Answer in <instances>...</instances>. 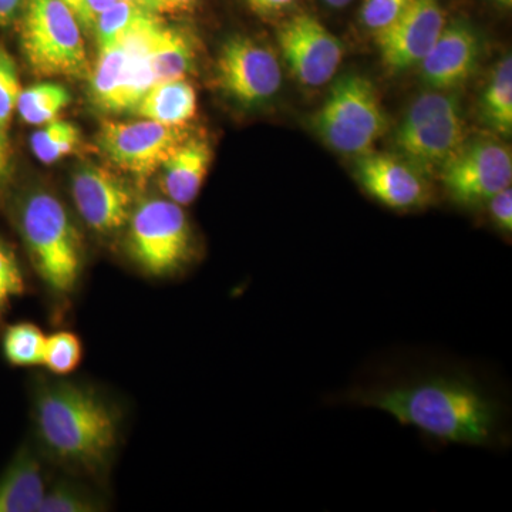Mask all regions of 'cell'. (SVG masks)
<instances>
[{
  "label": "cell",
  "instance_id": "e575fe53",
  "mask_svg": "<svg viewBox=\"0 0 512 512\" xmlns=\"http://www.w3.org/2000/svg\"><path fill=\"white\" fill-rule=\"evenodd\" d=\"M247 2L254 12L268 15V13L281 12V10L289 8L295 3V0H247Z\"/></svg>",
  "mask_w": 512,
  "mask_h": 512
},
{
  "label": "cell",
  "instance_id": "74e56055",
  "mask_svg": "<svg viewBox=\"0 0 512 512\" xmlns=\"http://www.w3.org/2000/svg\"><path fill=\"white\" fill-rule=\"evenodd\" d=\"M490 2L495 3V5L501 6V8H511L512 0H490Z\"/></svg>",
  "mask_w": 512,
  "mask_h": 512
},
{
  "label": "cell",
  "instance_id": "9a60e30c",
  "mask_svg": "<svg viewBox=\"0 0 512 512\" xmlns=\"http://www.w3.org/2000/svg\"><path fill=\"white\" fill-rule=\"evenodd\" d=\"M481 39L466 22L444 26L443 32L421 60V77L431 90L451 92L466 84L480 64Z\"/></svg>",
  "mask_w": 512,
  "mask_h": 512
},
{
  "label": "cell",
  "instance_id": "7c38bea8",
  "mask_svg": "<svg viewBox=\"0 0 512 512\" xmlns=\"http://www.w3.org/2000/svg\"><path fill=\"white\" fill-rule=\"evenodd\" d=\"M278 45L293 76L303 86L319 87L330 82L343 59L342 42L308 13L286 20L278 30Z\"/></svg>",
  "mask_w": 512,
  "mask_h": 512
},
{
  "label": "cell",
  "instance_id": "d4e9b609",
  "mask_svg": "<svg viewBox=\"0 0 512 512\" xmlns=\"http://www.w3.org/2000/svg\"><path fill=\"white\" fill-rule=\"evenodd\" d=\"M134 0H117L109 9L104 10L94 23L92 32L96 37L97 49H106L120 42L124 35L146 15Z\"/></svg>",
  "mask_w": 512,
  "mask_h": 512
},
{
  "label": "cell",
  "instance_id": "e0dca14e",
  "mask_svg": "<svg viewBox=\"0 0 512 512\" xmlns=\"http://www.w3.org/2000/svg\"><path fill=\"white\" fill-rule=\"evenodd\" d=\"M211 144L205 138L188 137L160 168L161 188L168 200L185 207L200 194L212 164Z\"/></svg>",
  "mask_w": 512,
  "mask_h": 512
},
{
  "label": "cell",
  "instance_id": "cb8c5ba5",
  "mask_svg": "<svg viewBox=\"0 0 512 512\" xmlns=\"http://www.w3.org/2000/svg\"><path fill=\"white\" fill-rule=\"evenodd\" d=\"M79 143V128L69 121L57 119L45 124L30 137L33 154L43 164H55L70 156Z\"/></svg>",
  "mask_w": 512,
  "mask_h": 512
},
{
  "label": "cell",
  "instance_id": "4dcf8cb0",
  "mask_svg": "<svg viewBox=\"0 0 512 512\" xmlns=\"http://www.w3.org/2000/svg\"><path fill=\"white\" fill-rule=\"evenodd\" d=\"M488 204L491 220L501 231L511 234L512 231V190L511 187L495 194Z\"/></svg>",
  "mask_w": 512,
  "mask_h": 512
},
{
  "label": "cell",
  "instance_id": "83f0119b",
  "mask_svg": "<svg viewBox=\"0 0 512 512\" xmlns=\"http://www.w3.org/2000/svg\"><path fill=\"white\" fill-rule=\"evenodd\" d=\"M23 292L25 281L18 258L8 244L0 241V322L13 299L19 298Z\"/></svg>",
  "mask_w": 512,
  "mask_h": 512
},
{
  "label": "cell",
  "instance_id": "ba28073f",
  "mask_svg": "<svg viewBox=\"0 0 512 512\" xmlns=\"http://www.w3.org/2000/svg\"><path fill=\"white\" fill-rule=\"evenodd\" d=\"M128 222L131 255L148 274H171L190 258L191 228L181 205L148 198L133 208Z\"/></svg>",
  "mask_w": 512,
  "mask_h": 512
},
{
  "label": "cell",
  "instance_id": "6da1fadb",
  "mask_svg": "<svg viewBox=\"0 0 512 512\" xmlns=\"http://www.w3.org/2000/svg\"><path fill=\"white\" fill-rule=\"evenodd\" d=\"M350 402L389 413L443 443L487 446L500 430V404L460 375H433L352 393Z\"/></svg>",
  "mask_w": 512,
  "mask_h": 512
},
{
  "label": "cell",
  "instance_id": "8fae6325",
  "mask_svg": "<svg viewBox=\"0 0 512 512\" xmlns=\"http://www.w3.org/2000/svg\"><path fill=\"white\" fill-rule=\"evenodd\" d=\"M440 177L451 200L463 207H480L498 192L511 187L510 148L484 138L474 143L466 141L441 170Z\"/></svg>",
  "mask_w": 512,
  "mask_h": 512
},
{
  "label": "cell",
  "instance_id": "1f68e13d",
  "mask_svg": "<svg viewBox=\"0 0 512 512\" xmlns=\"http://www.w3.org/2000/svg\"><path fill=\"white\" fill-rule=\"evenodd\" d=\"M201 0H137L141 8L156 16H177L194 12Z\"/></svg>",
  "mask_w": 512,
  "mask_h": 512
},
{
  "label": "cell",
  "instance_id": "5bb4252c",
  "mask_svg": "<svg viewBox=\"0 0 512 512\" xmlns=\"http://www.w3.org/2000/svg\"><path fill=\"white\" fill-rule=\"evenodd\" d=\"M72 194L80 217L100 234L119 231L133 212L131 188L100 165L83 164L74 171Z\"/></svg>",
  "mask_w": 512,
  "mask_h": 512
},
{
  "label": "cell",
  "instance_id": "4316f807",
  "mask_svg": "<svg viewBox=\"0 0 512 512\" xmlns=\"http://www.w3.org/2000/svg\"><path fill=\"white\" fill-rule=\"evenodd\" d=\"M82 362V342L74 333L57 332L46 338L43 365L56 375H69Z\"/></svg>",
  "mask_w": 512,
  "mask_h": 512
},
{
  "label": "cell",
  "instance_id": "f35d334b",
  "mask_svg": "<svg viewBox=\"0 0 512 512\" xmlns=\"http://www.w3.org/2000/svg\"><path fill=\"white\" fill-rule=\"evenodd\" d=\"M64 2H66L67 5H69L70 8L73 9V12L76 13L77 16V10H79L80 0H64Z\"/></svg>",
  "mask_w": 512,
  "mask_h": 512
},
{
  "label": "cell",
  "instance_id": "603a6c76",
  "mask_svg": "<svg viewBox=\"0 0 512 512\" xmlns=\"http://www.w3.org/2000/svg\"><path fill=\"white\" fill-rule=\"evenodd\" d=\"M45 348L46 335L33 323H15L3 333V356L12 366L43 365Z\"/></svg>",
  "mask_w": 512,
  "mask_h": 512
},
{
  "label": "cell",
  "instance_id": "277c9868",
  "mask_svg": "<svg viewBox=\"0 0 512 512\" xmlns=\"http://www.w3.org/2000/svg\"><path fill=\"white\" fill-rule=\"evenodd\" d=\"M20 46L40 77H83L89 57L76 13L64 0H26L19 18Z\"/></svg>",
  "mask_w": 512,
  "mask_h": 512
},
{
  "label": "cell",
  "instance_id": "7402d4cb",
  "mask_svg": "<svg viewBox=\"0 0 512 512\" xmlns=\"http://www.w3.org/2000/svg\"><path fill=\"white\" fill-rule=\"evenodd\" d=\"M69 90L59 83H37L22 89L16 104L20 120L30 126H45L56 120L70 104Z\"/></svg>",
  "mask_w": 512,
  "mask_h": 512
},
{
  "label": "cell",
  "instance_id": "d6986e66",
  "mask_svg": "<svg viewBox=\"0 0 512 512\" xmlns=\"http://www.w3.org/2000/svg\"><path fill=\"white\" fill-rule=\"evenodd\" d=\"M148 60L157 82L185 79L194 72L197 52L192 37L185 30L164 25L157 19L148 36Z\"/></svg>",
  "mask_w": 512,
  "mask_h": 512
},
{
  "label": "cell",
  "instance_id": "836d02e7",
  "mask_svg": "<svg viewBox=\"0 0 512 512\" xmlns=\"http://www.w3.org/2000/svg\"><path fill=\"white\" fill-rule=\"evenodd\" d=\"M26 0H0V28H8L18 22Z\"/></svg>",
  "mask_w": 512,
  "mask_h": 512
},
{
  "label": "cell",
  "instance_id": "2e32d148",
  "mask_svg": "<svg viewBox=\"0 0 512 512\" xmlns=\"http://www.w3.org/2000/svg\"><path fill=\"white\" fill-rule=\"evenodd\" d=\"M356 177L373 200L390 210H417L430 198L424 175L402 157L369 154L357 163Z\"/></svg>",
  "mask_w": 512,
  "mask_h": 512
},
{
  "label": "cell",
  "instance_id": "f546056e",
  "mask_svg": "<svg viewBox=\"0 0 512 512\" xmlns=\"http://www.w3.org/2000/svg\"><path fill=\"white\" fill-rule=\"evenodd\" d=\"M94 504L89 498L69 484H59L47 491L39 512H89L94 511Z\"/></svg>",
  "mask_w": 512,
  "mask_h": 512
},
{
  "label": "cell",
  "instance_id": "8992f818",
  "mask_svg": "<svg viewBox=\"0 0 512 512\" xmlns=\"http://www.w3.org/2000/svg\"><path fill=\"white\" fill-rule=\"evenodd\" d=\"M312 123L322 140L343 154L367 153L389 130L375 86L357 74L333 84Z\"/></svg>",
  "mask_w": 512,
  "mask_h": 512
},
{
  "label": "cell",
  "instance_id": "7a4b0ae2",
  "mask_svg": "<svg viewBox=\"0 0 512 512\" xmlns=\"http://www.w3.org/2000/svg\"><path fill=\"white\" fill-rule=\"evenodd\" d=\"M36 420L47 448L74 466L96 470L116 446L113 413L96 394L76 384L43 389L36 400Z\"/></svg>",
  "mask_w": 512,
  "mask_h": 512
},
{
  "label": "cell",
  "instance_id": "ac0fdd59",
  "mask_svg": "<svg viewBox=\"0 0 512 512\" xmlns=\"http://www.w3.org/2000/svg\"><path fill=\"white\" fill-rule=\"evenodd\" d=\"M45 494L40 461L22 448L0 476V512H39Z\"/></svg>",
  "mask_w": 512,
  "mask_h": 512
},
{
  "label": "cell",
  "instance_id": "8d00e7d4",
  "mask_svg": "<svg viewBox=\"0 0 512 512\" xmlns=\"http://www.w3.org/2000/svg\"><path fill=\"white\" fill-rule=\"evenodd\" d=\"M323 2H325L326 5H329L330 8L342 9L345 8V6L350 5L352 0H323Z\"/></svg>",
  "mask_w": 512,
  "mask_h": 512
},
{
  "label": "cell",
  "instance_id": "44dd1931",
  "mask_svg": "<svg viewBox=\"0 0 512 512\" xmlns=\"http://www.w3.org/2000/svg\"><path fill=\"white\" fill-rule=\"evenodd\" d=\"M480 117L495 133L511 136L512 59L504 56L491 72L480 101Z\"/></svg>",
  "mask_w": 512,
  "mask_h": 512
},
{
  "label": "cell",
  "instance_id": "ab89813d",
  "mask_svg": "<svg viewBox=\"0 0 512 512\" xmlns=\"http://www.w3.org/2000/svg\"><path fill=\"white\" fill-rule=\"evenodd\" d=\"M134 2H137V0H134Z\"/></svg>",
  "mask_w": 512,
  "mask_h": 512
},
{
  "label": "cell",
  "instance_id": "484cf974",
  "mask_svg": "<svg viewBox=\"0 0 512 512\" xmlns=\"http://www.w3.org/2000/svg\"><path fill=\"white\" fill-rule=\"evenodd\" d=\"M22 92L19 70L15 59L5 46L0 45V138L9 140V127L16 104Z\"/></svg>",
  "mask_w": 512,
  "mask_h": 512
},
{
  "label": "cell",
  "instance_id": "3957f363",
  "mask_svg": "<svg viewBox=\"0 0 512 512\" xmlns=\"http://www.w3.org/2000/svg\"><path fill=\"white\" fill-rule=\"evenodd\" d=\"M19 228L33 264L53 291H72L82 272V239L55 195L35 191L19 208Z\"/></svg>",
  "mask_w": 512,
  "mask_h": 512
},
{
  "label": "cell",
  "instance_id": "9c48e42d",
  "mask_svg": "<svg viewBox=\"0 0 512 512\" xmlns=\"http://www.w3.org/2000/svg\"><path fill=\"white\" fill-rule=\"evenodd\" d=\"M188 137L185 127L144 119L106 120L101 123L97 144L110 163L144 181L158 173L175 148Z\"/></svg>",
  "mask_w": 512,
  "mask_h": 512
},
{
  "label": "cell",
  "instance_id": "f1b7e54d",
  "mask_svg": "<svg viewBox=\"0 0 512 512\" xmlns=\"http://www.w3.org/2000/svg\"><path fill=\"white\" fill-rule=\"evenodd\" d=\"M413 2L414 0H365L360 13L363 25L373 32H380L399 19Z\"/></svg>",
  "mask_w": 512,
  "mask_h": 512
},
{
  "label": "cell",
  "instance_id": "5b68a950",
  "mask_svg": "<svg viewBox=\"0 0 512 512\" xmlns=\"http://www.w3.org/2000/svg\"><path fill=\"white\" fill-rule=\"evenodd\" d=\"M466 140L460 100L440 90L417 97L394 134L400 157L423 175H440Z\"/></svg>",
  "mask_w": 512,
  "mask_h": 512
},
{
  "label": "cell",
  "instance_id": "d590c367",
  "mask_svg": "<svg viewBox=\"0 0 512 512\" xmlns=\"http://www.w3.org/2000/svg\"><path fill=\"white\" fill-rule=\"evenodd\" d=\"M10 171H12V150H10L9 140L0 138V187L8 181Z\"/></svg>",
  "mask_w": 512,
  "mask_h": 512
},
{
  "label": "cell",
  "instance_id": "d6a6232c",
  "mask_svg": "<svg viewBox=\"0 0 512 512\" xmlns=\"http://www.w3.org/2000/svg\"><path fill=\"white\" fill-rule=\"evenodd\" d=\"M117 0H80L79 10H77V19L80 25L87 30H93L94 23L99 19L104 10L114 5Z\"/></svg>",
  "mask_w": 512,
  "mask_h": 512
},
{
  "label": "cell",
  "instance_id": "ffe728a7",
  "mask_svg": "<svg viewBox=\"0 0 512 512\" xmlns=\"http://www.w3.org/2000/svg\"><path fill=\"white\" fill-rule=\"evenodd\" d=\"M133 114L165 126L187 127L197 114V92L187 79L154 83L138 101Z\"/></svg>",
  "mask_w": 512,
  "mask_h": 512
},
{
  "label": "cell",
  "instance_id": "4fadbf2b",
  "mask_svg": "<svg viewBox=\"0 0 512 512\" xmlns=\"http://www.w3.org/2000/svg\"><path fill=\"white\" fill-rule=\"evenodd\" d=\"M446 26L439 0H414L392 25L376 33L382 62L392 72L420 64Z\"/></svg>",
  "mask_w": 512,
  "mask_h": 512
},
{
  "label": "cell",
  "instance_id": "30bf717a",
  "mask_svg": "<svg viewBox=\"0 0 512 512\" xmlns=\"http://www.w3.org/2000/svg\"><path fill=\"white\" fill-rule=\"evenodd\" d=\"M215 74L222 92L244 107L268 103L282 86L278 57L248 36L229 37L222 45Z\"/></svg>",
  "mask_w": 512,
  "mask_h": 512
},
{
  "label": "cell",
  "instance_id": "52a82bcc",
  "mask_svg": "<svg viewBox=\"0 0 512 512\" xmlns=\"http://www.w3.org/2000/svg\"><path fill=\"white\" fill-rule=\"evenodd\" d=\"M160 16L146 13L120 42L99 50L90 73V97L104 113H133L141 97L156 83L148 60V36Z\"/></svg>",
  "mask_w": 512,
  "mask_h": 512
}]
</instances>
